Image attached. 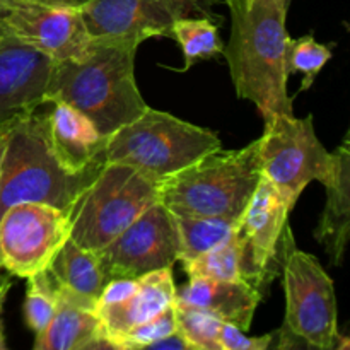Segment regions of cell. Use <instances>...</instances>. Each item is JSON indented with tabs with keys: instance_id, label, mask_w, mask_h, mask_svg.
Here are the masks:
<instances>
[{
	"instance_id": "cell-33",
	"label": "cell",
	"mask_w": 350,
	"mask_h": 350,
	"mask_svg": "<svg viewBox=\"0 0 350 350\" xmlns=\"http://www.w3.org/2000/svg\"><path fill=\"white\" fill-rule=\"evenodd\" d=\"M7 126H0V180H2V161L3 152H5V140H7Z\"/></svg>"
},
{
	"instance_id": "cell-23",
	"label": "cell",
	"mask_w": 350,
	"mask_h": 350,
	"mask_svg": "<svg viewBox=\"0 0 350 350\" xmlns=\"http://www.w3.org/2000/svg\"><path fill=\"white\" fill-rule=\"evenodd\" d=\"M241 246L236 232L211 252L188 262H181L185 273L190 279L211 280H241Z\"/></svg>"
},
{
	"instance_id": "cell-34",
	"label": "cell",
	"mask_w": 350,
	"mask_h": 350,
	"mask_svg": "<svg viewBox=\"0 0 350 350\" xmlns=\"http://www.w3.org/2000/svg\"><path fill=\"white\" fill-rule=\"evenodd\" d=\"M284 2V5H286V9L289 10L291 9V3H293V0H282Z\"/></svg>"
},
{
	"instance_id": "cell-32",
	"label": "cell",
	"mask_w": 350,
	"mask_h": 350,
	"mask_svg": "<svg viewBox=\"0 0 350 350\" xmlns=\"http://www.w3.org/2000/svg\"><path fill=\"white\" fill-rule=\"evenodd\" d=\"M27 2H38V3H46V5L74 7V9H81V7H84L89 0H27Z\"/></svg>"
},
{
	"instance_id": "cell-36",
	"label": "cell",
	"mask_w": 350,
	"mask_h": 350,
	"mask_svg": "<svg viewBox=\"0 0 350 350\" xmlns=\"http://www.w3.org/2000/svg\"><path fill=\"white\" fill-rule=\"evenodd\" d=\"M3 3H5V0H0V7H2Z\"/></svg>"
},
{
	"instance_id": "cell-26",
	"label": "cell",
	"mask_w": 350,
	"mask_h": 350,
	"mask_svg": "<svg viewBox=\"0 0 350 350\" xmlns=\"http://www.w3.org/2000/svg\"><path fill=\"white\" fill-rule=\"evenodd\" d=\"M174 308L176 330L193 345L195 350H221L219 347V332L222 320L205 311L187 306Z\"/></svg>"
},
{
	"instance_id": "cell-9",
	"label": "cell",
	"mask_w": 350,
	"mask_h": 350,
	"mask_svg": "<svg viewBox=\"0 0 350 350\" xmlns=\"http://www.w3.org/2000/svg\"><path fill=\"white\" fill-rule=\"evenodd\" d=\"M70 238V211L21 202L0 215V269L27 279L50 267Z\"/></svg>"
},
{
	"instance_id": "cell-4",
	"label": "cell",
	"mask_w": 350,
	"mask_h": 350,
	"mask_svg": "<svg viewBox=\"0 0 350 350\" xmlns=\"http://www.w3.org/2000/svg\"><path fill=\"white\" fill-rule=\"evenodd\" d=\"M262 178L258 139L243 149L214 150L164 178L159 202L178 215L238 221Z\"/></svg>"
},
{
	"instance_id": "cell-20",
	"label": "cell",
	"mask_w": 350,
	"mask_h": 350,
	"mask_svg": "<svg viewBox=\"0 0 350 350\" xmlns=\"http://www.w3.org/2000/svg\"><path fill=\"white\" fill-rule=\"evenodd\" d=\"M46 270L55 286L94 304L108 284L96 253L79 246L72 238L64 243Z\"/></svg>"
},
{
	"instance_id": "cell-2",
	"label": "cell",
	"mask_w": 350,
	"mask_h": 350,
	"mask_svg": "<svg viewBox=\"0 0 350 350\" xmlns=\"http://www.w3.org/2000/svg\"><path fill=\"white\" fill-rule=\"evenodd\" d=\"M231 36L222 50L239 99L252 101L263 120L294 115L287 94V12L282 0H228Z\"/></svg>"
},
{
	"instance_id": "cell-21",
	"label": "cell",
	"mask_w": 350,
	"mask_h": 350,
	"mask_svg": "<svg viewBox=\"0 0 350 350\" xmlns=\"http://www.w3.org/2000/svg\"><path fill=\"white\" fill-rule=\"evenodd\" d=\"M221 21L204 16H190L181 17L171 26L167 38H173L183 53L181 72L188 70L198 60H208L222 53L224 43L219 34Z\"/></svg>"
},
{
	"instance_id": "cell-38",
	"label": "cell",
	"mask_w": 350,
	"mask_h": 350,
	"mask_svg": "<svg viewBox=\"0 0 350 350\" xmlns=\"http://www.w3.org/2000/svg\"><path fill=\"white\" fill-rule=\"evenodd\" d=\"M5 2H7V0H5Z\"/></svg>"
},
{
	"instance_id": "cell-14",
	"label": "cell",
	"mask_w": 350,
	"mask_h": 350,
	"mask_svg": "<svg viewBox=\"0 0 350 350\" xmlns=\"http://www.w3.org/2000/svg\"><path fill=\"white\" fill-rule=\"evenodd\" d=\"M55 60L10 36L0 40V126L31 115L44 105Z\"/></svg>"
},
{
	"instance_id": "cell-12",
	"label": "cell",
	"mask_w": 350,
	"mask_h": 350,
	"mask_svg": "<svg viewBox=\"0 0 350 350\" xmlns=\"http://www.w3.org/2000/svg\"><path fill=\"white\" fill-rule=\"evenodd\" d=\"M0 29L55 62L79 57L91 43L81 9L7 0L0 7Z\"/></svg>"
},
{
	"instance_id": "cell-11",
	"label": "cell",
	"mask_w": 350,
	"mask_h": 350,
	"mask_svg": "<svg viewBox=\"0 0 350 350\" xmlns=\"http://www.w3.org/2000/svg\"><path fill=\"white\" fill-rule=\"evenodd\" d=\"M103 272L111 279H139L171 269L180 260L173 212L161 202L150 205L105 248L96 252Z\"/></svg>"
},
{
	"instance_id": "cell-29",
	"label": "cell",
	"mask_w": 350,
	"mask_h": 350,
	"mask_svg": "<svg viewBox=\"0 0 350 350\" xmlns=\"http://www.w3.org/2000/svg\"><path fill=\"white\" fill-rule=\"evenodd\" d=\"M139 287V279H111L105 286V289L99 294L98 301H96V310L106 306H113V304L123 303L129 299Z\"/></svg>"
},
{
	"instance_id": "cell-10",
	"label": "cell",
	"mask_w": 350,
	"mask_h": 350,
	"mask_svg": "<svg viewBox=\"0 0 350 350\" xmlns=\"http://www.w3.org/2000/svg\"><path fill=\"white\" fill-rule=\"evenodd\" d=\"M215 0H89L81 7L91 38L129 40L140 46L150 38L170 34L181 17L222 19L212 10Z\"/></svg>"
},
{
	"instance_id": "cell-15",
	"label": "cell",
	"mask_w": 350,
	"mask_h": 350,
	"mask_svg": "<svg viewBox=\"0 0 350 350\" xmlns=\"http://www.w3.org/2000/svg\"><path fill=\"white\" fill-rule=\"evenodd\" d=\"M263 294L248 280L190 279L176 287L173 304L205 311L248 332Z\"/></svg>"
},
{
	"instance_id": "cell-27",
	"label": "cell",
	"mask_w": 350,
	"mask_h": 350,
	"mask_svg": "<svg viewBox=\"0 0 350 350\" xmlns=\"http://www.w3.org/2000/svg\"><path fill=\"white\" fill-rule=\"evenodd\" d=\"M176 330V320H174V308L170 306L159 313L157 317L150 318L149 321L137 325L116 337L109 338L113 350H140L147 349L159 338L173 334Z\"/></svg>"
},
{
	"instance_id": "cell-5",
	"label": "cell",
	"mask_w": 350,
	"mask_h": 350,
	"mask_svg": "<svg viewBox=\"0 0 350 350\" xmlns=\"http://www.w3.org/2000/svg\"><path fill=\"white\" fill-rule=\"evenodd\" d=\"M219 149L222 142L214 130L147 106L139 118L108 137L105 159L163 181Z\"/></svg>"
},
{
	"instance_id": "cell-25",
	"label": "cell",
	"mask_w": 350,
	"mask_h": 350,
	"mask_svg": "<svg viewBox=\"0 0 350 350\" xmlns=\"http://www.w3.org/2000/svg\"><path fill=\"white\" fill-rule=\"evenodd\" d=\"M332 46L334 44L318 43L313 34H306L296 40L291 38L286 55L287 74H303L301 91H308L313 85L314 79L332 58Z\"/></svg>"
},
{
	"instance_id": "cell-28",
	"label": "cell",
	"mask_w": 350,
	"mask_h": 350,
	"mask_svg": "<svg viewBox=\"0 0 350 350\" xmlns=\"http://www.w3.org/2000/svg\"><path fill=\"white\" fill-rule=\"evenodd\" d=\"M275 338V332L262 337H250L245 330L236 325L222 321L219 332V347L221 350H267Z\"/></svg>"
},
{
	"instance_id": "cell-13",
	"label": "cell",
	"mask_w": 350,
	"mask_h": 350,
	"mask_svg": "<svg viewBox=\"0 0 350 350\" xmlns=\"http://www.w3.org/2000/svg\"><path fill=\"white\" fill-rule=\"evenodd\" d=\"M291 211L286 198L262 176L236 224L234 232L243 255V279L262 294L273 277V263L279 255L284 229L289 224Z\"/></svg>"
},
{
	"instance_id": "cell-8",
	"label": "cell",
	"mask_w": 350,
	"mask_h": 350,
	"mask_svg": "<svg viewBox=\"0 0 350 350\" xmlns=\"http://www.w3.org/2000/svg\"><path fill=\"white\" fill-rule=\"evenodd\" d=\"M258 139V159L265 176L291 208L311 181H323L332 167V152L314 132L313 115H272Z\"/></svg>"
},
{
	"instance_id": "cell-35",
	"label": "cell",
	"mask_w": 350,
	"mask_h": 350,
	"mask_svg": "<svg viewBox=\"0 0 350 350\" xmlns=\"http://www.w3.org/2000/svg\"><path fill=\"white\" fill-rule=\"evenodd\" d=\"M215 2H222V3H226V2H228V0H215Z\"/></svg>"
},
{
	"instance_id": "cell-22",
	"label": "cell",
	"mask_w": 350,
	"mask_h": 350,
	"mask_svg": "<svg viewBox=\"0 0 350 350\" xmlns=\"http://www.w3.org/2000/svg\"><path fill=\"white\" fill-rule=\"evenodd\" d=\"M180 241V260L188 262L224 243L234 232L238 221L224 217H197L173 214Z\"/></svg>"
},
{
	"instance_id": "cell-17",
	"label": "cell",
	"mask_w": 350,
	"mask_h": 350,
	"mask_svg": "<svg viewBox=\"0 0 350 350\" xmlns=\"http://www.w3.org/2000/svg\"><path fill=\"white\" fill-rule=\"evenodd\" d=\"M51 105L46 111L48 135L58 159L70 171H85L106 163L105 149L108 137L94 123L67 103Z\"/></svg>"
},
{
	"instance_id": "cell-3",
	"label": "cell",
	"mask_w": 350,
	"mask_h": 350,
	"mask_svg": "<svg viewBox=\"0 0 350 350\" xmlns=\"http://www.w3.org/2000/svg\"><path fill=\"white\" fill-rule=\"evenodd\" d=\"M103 166L85 171L65 167L51 147L46 113H38L36 109L7 126L0 215L10 205L21 202H38L70 211L75 198L92 183Z\"/></svg>"
},
{
	"instance_id": "cell-37",
	"label": "cell",
	"mask_w": 350,
	"mask_h": 350,
	"mask_svg": "<svg viewBox=\"0 0 350 350\" xmlns=\"http://www.w3.org/2000/svg\"><path fill=\"white\" fill-rule=\"evenodd\" d=\"M2 38H3V34H2V29H0V40H2Z\"/></svg>"
},
{
	"instance_id": "cell-31",
	"label": "cell",
	"mask_w": 350,
	"mask_h": 350,
	"mask_svg": "<svg viewBox=\"0 0 350 350\" xmlns=\"http://www.w3.org/2000/svg\"><path fill=\"white\" fill-rule=\"evenodd\" d=\"M12 287V282L7 275H0V350H5V332H3V306H5V299L9 296V291Z\"/></svg>"
},
{
	"instance_id": "cell-1",
	"label": "cell",
	"mask_w": 350,
	"mask_h": 350,
	"mask_svg": "<svg viewBox=\"0 0 350 350\" xmlns=\"http://www.w3.org/2000/svg\"><path fill=\"white\" fill-rule=\"evenodd\" d=\"M137 48L129 40L92 38L79 57L55 62L44 103H67L109 137L149 106L137 88Z\"/></svg>"
},
{
	"instance_id": "cell-24",
	"label": "cell",
	"mask_w": 350,
	"mask_h": 350,
	"mask_svg": "<svg viewBox=\"0 0 350 350\" xmlns=\"http://www.w3.org/2000/svg\"><path fill=\"white\" fill-rule=\"evenodd\" d=\"M26 280L27 286L26 301H24V320H26L27 328L36 337L48 327L55 311H57V286H55L48 270L29 275Z\"/></svg>"
},
{
	"instance_id": "cell-7",
	"label": "cell",
	"mask_w": 350,
	"mask_h": 350,
	"mask_svg": "<svg viewBox=\"0 0 350 350\" xmlns=\"http://www.w3.org/2000/svg\"><path fill=\"white\" fill-rule=\"evenodd\" d=\"M161 181L135 167L106 163L70 207V238L96 253L159 202Z\"/></svg>"
},
{
	"instance_id": "cell-19",
	"label": "cell",
	"mask_w": 350,
	"mask_h": 350,
	"mask_svg": "<svg viewBox=\"0 0 350 350\" xmlns=\"http://www.w3.org/2000/svg\"><path fill=\"white\" fill-rule=\"evenodd\" d=\"M173 272L171 269L156 270L139 277V287L126 301L113 306L96 310L105 330L106 340L149 321L150 318L173 306L174 301Z\"/></svg>"
},
{
	"instance_id": "cell-6",
	"label": "cell",
	"mask_w": 350,
	"mask_h": 350,
	"mask_svg": "<svg viewBox=\"0 0 350 350\" xmlns=\"http://www.w3.org/2000/svg\"><path fill=\"white\" fill-rule=\"evenodd\" d=\"M279 246L286 317L275 332L277 349L334 350L340 334L334 280L313 255L297 248L289 224Z\"/></svg>"
},
{
	"instance_id": "cell-16",
	"label": "cell",
	"mask_w": 350,
	"mask_h": 350,
	"mask_svg": "<svg viewBox=\"0 0 350 350\" xmlns=\"http://www.w3.org/2000/svg\"><path fill=\"white\" fill-rule=\"evenodd\" d=\"M57 311L48 327L34 338V350H113L94 303L62 287H57Z\"/></svg>"
},
{
	"instance_id": "cell-18",
	"label": "cell",
	"mask_w": 350,
	"mask_h": 350,
	"mask_svg": "<svg viewBox=\"0 0 350 350\" xmlns=\"http://www.w3.org/2000/svg\"><path fill=\"white\" fill-rule=\"evenodd\" d=\"M327 191L323 212L314 229V238L325 248L334 267L344 262L350 229V142L345 133L340 146L332 152V167L321 181Z\"/></svg>"
},
{
	"instance_id": "cell-30",
	"label": "cell",
	"mask_w": 350,
	"mask_h": 350,
	"mask_svg": "<svg viewBox=\"0 0 350 350\" xmlns=\"http://www.w3.org/2000/svg\"><path fill=\"white\" fill-rule=\"evenodd\" d=\"M147 349H154V350H195L193 345L183 337L178 330H174L173 334L166 335V337L159 338L154 344H150Z\"/></svg>"
}]
</instances>
